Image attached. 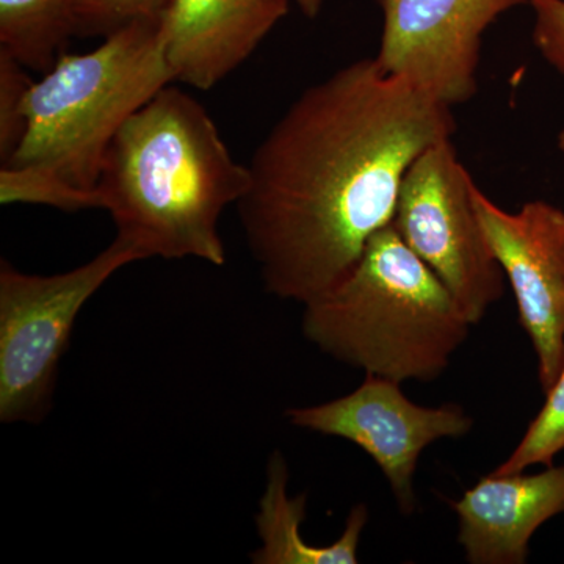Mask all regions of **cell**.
<instances>
[{
  "label": "cell",
  "instance_id": "cell-1",
  "mask_svg": "<svg viewBox=\"0 0 564 564\" xmlns=\"http://www.w3.org/2000/svg\"><path fill=\"white\" fill-rule=\"evenodd\" d=\"M456 131L454 109L361 58L306 88L263 137L237 203L263 288L321 299L391 225L404 174Z\"/></svg>",
  "mask_w": 564,
  "mask_h": 564
},
{
  "label": "cell",
  "instance_id": "cell-11",
  "mask_svg": "<svg viewBox=\"0 0 564 564\" xmlns=\"http://www.w3.org/2000/svg\"><path fill=\"white\" fill-rule=\"evenodd\" d=\"M448 503L467 562L524 564L534 532L564 513V464L532 475H486Z\"/></svg>",
  "mask_w": 564,
  "mask_h": 564
},
{
  "label": "cell",
  "instance_id": "cell-7",
  "mask_svg": "<svg viewBox=\"0 0 564 564\" xmlns=\"http://www.w3.org/2000/svg\"><path fill=\"white\" fill-rule=\"evenodd\" d=\"M383 14L375 61L455 109L477 95L485 33L530 0H378Z\"/></svg>",
  "mask_w": 564,
  "mask_h": 564
},
{
  "label": "cell",
  "instance_id": "cell-17",
  "mask_svg": "<svg viewBox=\"0 0 564 564\" xmlns=\"http://www.w3.org/2000/svg\"><path fill=\"white\" fill-rule=\"evenodd\" d=\"M169 0H76V35L107 36L140 18L158 17Z\"/></svg>",
  "mask_w": 564,
  "mask_h": 564
},
{
  "label": "cell",
  "instance_id": "cell-3",
  "mask_svg": "<svg viewBox=\"0 0 564 564\" xmlns=\"http://www.w3.org/2000/svg\"><path fill=\"white\" fill-rule=\"evenodd\" d=\"M473 323L392 223L339 285L304 304L303 334L336 361L403 383L451 366Z\"/></svg>",
  "mask_w": 564,
  "mask_h": 564
},
{
  "label": "cell",
  "instance_id": "cell-14",
  "mask_svg": "<svg viewBox=\"0 0 564 564\" xmlns=\"http://www.w3.org/2000/svg\"><path fill=\"white\" fill-rule=\"evenodd\" d=\"M545 393V403L530 423L521 443L491 474L524 473L538 464L554 466L555 456L564 451V367L558 380Z\"/></svg>",
  "mask_w": 564,
  "mask_h": 564
},
{
  "label": "cell",
  "instance_id": "cell-8",
  "mask_svg": "<svg viewBox=\"0 0 564 564\" xmlns=\"http://www.w3.org/2000/svg\"><path fill=\"white\" fill-rule=\"evenodd\" d=\"M388 378L366 375L356 391L315 406L289 408L292 425L343 437L380 467L403 514L415 510L414 474L422 452L436 441L458 440L474 421L459 404L421 406Z\"/></svg>",
  "mask_w": 564,
  "mask_h": 564
},
{
  "label": "cell",
  "instance_id": "cell-19",
  "mask_svg": "<svg viewBox=\"0 0 564 564\" xmlns=\"http://www.w3.org/2000/svg\"><path fill=\"white\" fill-rule=\"evenodd\" d=\"M299 7L300 11L304 14V17L310 18V20H314L318 13H321L323 0H293Z\"/></svg>",
  "mask_w": 564,
  "mask_h": 564
},
{
  "label": "cell",
  "instance_id": "cell-13",
  "mask_svg": "<svg viewBox=\"0 0 564 564\" xmlns=\"http://www.w3.org/2000/svg\"><path fill=\"white\" fill-rule=\"evenodd\" d=\"M76 0H0V51L47 73L76 35Z\"/></svg>",
  "mask_w": 564,
  "mask_h": 564
},
{
  "label": "cell",
  "instance_id": "cell-18",
  "mask_svg": "<svg viewBox=\"0 0 564 564\" xmlns=\"http://www.w3.org/2000/svg\"><path fill=\"white\" fill-rule=\"evenodd\" d=\"M532 39L543 61L564 77V0H530Z\"/></svg>",
  "mask_w": 564,
  "mask_h": 564
},
{
  "label": "cell",
  "instance_id": "cell-15",
  "mask_svg": "<svg viewBox=\"0 0 564 564\" xmlns=\"http://www.w3.org/2000/svg\"><path fill=\"white\" fill-rule=\"evenodd\" d=\"M0 203L3 206L40 204L66 212L98 209L93 196L73 191L51 174L13 165H2L0 169Z\"/></svg>",
  "mask_w": 564,
  "mask_h": 564
},
{
  "label": "cell",
  "instance_id": "cell-4",
  "mask_svg": "<svg viewBox=\"0 0 564 564\" xmlns=\"http://www.w3.org/2000/svg\"><path fill=\"white\" fill-rule=\"evenodd\" d=\"M173 82L161 14L132 21L87 54L63 52L25 93L24 137L2 165L51 174L93 196L99 209L96 187L111 141L137 110Z\"/></svg>",
  "mask_w": 564,
  "mask_h": 564
},
{
  "label": "cell",
  "instance_id": "cell-16",
  "mask_svg": "<svg viewBox=\"0 0 564 564\" xmlns=\"http://www.w3.org/2000/svg\"><path fill=\"white\" fill-rule=\"evenodd\" d=\"M24 66L7 52L0 51V158L9 162L25 132L22 102L31 87Z\"/></svg>",
  "mask_w": 564,
  "mask_h": 564
},
{
  "label": "cell",
  "instance_id": "cell-2",
  "mask_svg": "<svg viewBox=\"0 0 564 564\" xmlns=\"http://www.w3.org/2000/svg\"><path fill=\"white\" fill-rule=\"evenodd\" d=\"M248 185V165L232 158L209 111L169 85L115 135L96 193L118 239L141 261L195 258L221 267V215Z\"/></svg>",
  "mask_w": 564,
  "mask_h": 564
},
{
  "label": "cell",
  "instance_id": "cell-5",
  "mask_svg": "<svg viewBox=\"0 0 564 564\" xmlns=\"http://www.w3.org/2000/svg\"><path fill=\"white\" fill-rule=\"evenodd\" d=\"M137 261L139 252L118 237L91 261L51 276L20 272L2 259L0 422L46 419L82 307L118 270Z\"/></svg>",
  "mask_w": 564,
  "mask_h": 564
},
{
  "label": "cell",
  "instance_id": "cell-10",
  "mask_svg": "<svg viewBox=\"0 0 564 564\" xmlns=\"http://www.w3.org/2000/svg\"><path fill=\"white\" fill-rule=\"evenodd\" d=\"M292 0H169L163 50L174 82L209 91L251 57Z\"/></svg>",
  "mask_w": 564,
  "mask_h": 564
},
{
  "label": "cell",
  "instance_id": "cell-20",
  "mask_svg": "<svg viewBox=\"0 0 564 564\" xmlns=\"http://www.w3.org/2000/svg\"><path fill=\"white\" fill-rule=\"evenodd\" d=\"M556 144H558V150L562 152V155L564 158V128L558 133V139H556Z\"/></svg>",
  "mask_w": 564,
  "mask_h": 564
},
{
  "label": "cell",
  "instance_id": "cell-12",
  "mask_svg": "<svg viewBox=\"0 0 564 564\" xmlns=\"http://www.w3.org/2000/svg\"><path fill=\"white\" fill-rule=\"evenodd\" d=\"M306 494H289L288 463L281 452H273L267 467V486L256 514L261 547L252 552L256 564H356L364 527L369 519L366 505H356L347 518L339 540L329 545H311L300 527L306 518Z\"/></svg>",
  "mask_w": 564,
  "mask_h": 564
},
{
  "label": "cell",
  "instance_id": "cell-9",
  "mask_svg": "<svg viewBox=\"0 0 564 564\" xmlns=\"http://www.w3.org/2000/svg\"><path fill=\"white\" fill-rule=\"evenodd\" d=\"M473 199L514 293L519 323L532 340L538 378L547 392L564 367V210L551 203L530 202L508 212L477 184Z\"/></svg>",
  "mask_w": 564,
  "mask_h": 564
},
{
  "label": "cell",
  "instance_id": "cell-6",
  "mask_svg": "<svg viewBox=\"0 0 564 564\" xmlns=\"http://www.w3.org/2000/svg\"><path fill=\"white\" fill-rule=\"evenodd\" d=\"M474 185L452 139L433 144L404 174L392 226L477 325L502 299L505 274L478 220Z\"/></svg>",
  "mask_w": 564,
  "mask_h": 564
}]
</instances>
